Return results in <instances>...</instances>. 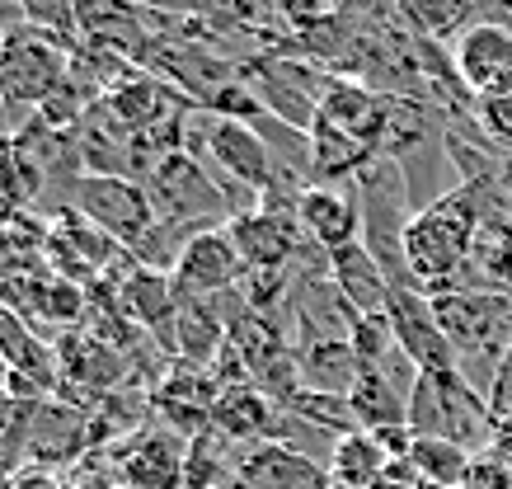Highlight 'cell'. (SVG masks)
Wrapping results in <instances>:
<instances>
[{"label":"cell","instance_id":"22","mask_svg":"<svg viewBox=\"0 0 512 489\" xmlns=\"http://www.w3.org/2000/svg\"><path fill=\"white\" fill-rule=\"evenodd\" d=\"M282 410L292 414V419H301V424H311L315 433H325V438H353V433H362V424H357V410L348 395H320V391H296Z\"/></svg>","mask_w":512,"mask_h":489},{"label":"cell","instance_id":"19","mask_svg":"<svg viewBox=\"0 0 512 489\" xmlns=\"http://www.w3.org/2000/svg\"><path fill=\"white\" fill-rule=\"evenodd\" d=\"M325 466H329L334 489H376L381 475H386V466H390V457L372 433H353V438H339L329 447Z\"/></svg>","mask_w":512,"mask_h":489},{"label":"cell","instance_id":"16","mask_svg":"<svg viewBox=\"0 0 512 489\" xmlns=\"http://www.w3.org/2000/svg\"><path fill=\"white\" fill-rule=\"evenodd\" d=\"M0 367L5 372H24L47 395H62V367H57L52 339H38L33 320H24L10 306H0Z\"/></svg>","mask_w":512,"mask_h":489},{"label":"cell","instance_id":"2","mask_svg":"<svg viewBox=\"0 0 512 489\" xmlns=\"http://www.w3.org/2000/svg\"><path fill=\"white\" fill-rule=\"evenodd\" d=\"M433 311L456 348V372L475 386L489 391L494 372L512 353V297L498 292H437Z\"/></svg>","mask_w":512,"mask_h":489},{"label":"cell","instance_id":"18","mask_svg":"<svg viewBox=\"0 0 512 489\" xmlns=\"http://www.w3.org/2000/svg\"><path fill=\"white\" fill-rule=\"evenodd\" d=\"M329 283L339 287V297L353 311H367V316L386 311V301H390V278L367 254V245H348V250L329 254Z\"/></svg>","mask_w":512,"mask_h":489},{"label":"cell","instance_id":"14","mask_svg":"<svg viewBox=\"0 0 512 489\" xmlns=\"http://www.w3.org/2000/svg\"><path fill=\"white\" fill-rule=\"evenodd\" d=\"M235 485L245 489H334L325 461L306 457L301 447L287 442H264V447H249L240 466H235Z\"/></svg>","mask_w":512,"mask_h":489},{"label":"cell","instance_id":"25","mask_svg":"<svg viewBox=\"0 0 512 489\" xmlns=\"http://www.w3.org/2000/svg\"><path fill=\"white\" fill-rule=\"evenodd\" d=\"M5 38H10V33H5V24H0V43H5Z\"/></svg>","mask_w":512,"mask_h":489},{"label":"cell","instance_id":"13","mask_svg":"<svg viewBox=\"0 0 512 489\" xmlns=\"http://www.w3.org/2000/svg\"><path fill=\"white\" fill-rule=\"evenodd\" d=\"M231 240L240 259H245L249 273H268V269H296L306 254H311V240L296 226V217H273V212H249V217H235Z\"/></svg>","mask_w":512,"mask_h":489},{"label":"cell","instance_id":"17","mask_svg":"<svg viewBox=\"0 0 512 489\" xmlns=\"http://www.w3.org/2000/svg\"><path fill=\"white\" fill-rule=\"evenodd\" d=\"M221 348H226V297H179V311H174V353H179V363L212 367L221 358Z\"/></svg>","mask_w":512,"mask_h":489},{"label":"cell","instance_id":"24","mask_svg":"<svg viewBox=\"0 0 512 489\" xmlns=\"http://www.w3.org/2000/svg\"><path fill=\"white\" fill-rule=\"evenodd\" d=\"M484 400H489L494 428H508V424H512V353L503 358V367L494 372V381H489V391H484Z\"/></svg>","mask_w":512,"mask_h":489},{"label":"cell","instance_id":"1","mask_svg":"<svg viewBox=\"0 0 512 489\" xmlns=\"http://www.w3.org/2000/svg\"><path fill=\"white\" fill-rule=\"evenodd\" d=\"M484 203L470 184H451L442 198L423 203L404 231V264L414 273V283L437 297V292H461L475 245H480Z\"/></svg>","mask_w":512,"mask_h":489},{"label":"cell","instance_id":"15","mask_svg":"<svg viewBox=\"0 0 512 489\" xmlns=\"http://www.w3.org/2000/svg\"><path fill=\"white\" fill-rule=\"evenodd\" d=\"M296 372H301V391L353 395L362 358L348 344V334H311V339H296Z\"/></svg>","mask_w":512,"mask_h":489},{"label":"cell","instance_id":"27","mask_svg":"<svg viewBox=\"0 0 512 489\" xmlns=\"http://www.w3.org/2000/svg\"><path fill=\"white\" fill-rule=\"evenodd\" d=\"M221 489H245V485H235V480H231V485H221Z\"/></svg>","mask_w":512,"mask_h":489},{"label":"cell","instance_id":"20","mask_svg":"<svg viewBox=\"0 0 512 489\" xmlns=\"http://www.w3.org/2000/svg\"><path fill=\"white\" fill-rule=\"evenodd\" d=\"M240 457H245V447H235L231 438H221L217 428H207V433H198V438H188L184 489H221V485H231Z\"/></svg>","mask_w":512,"mask_h":489},{"label":"cell","instance_id":"5","mask_svg":"<svg viewBox=\"0 0 512 489\" xmlns=\"http://www.w3.org/2000/svg\"><path fill=\"white\" fill-rule=\"evenodd\" d=\"M66 207H76L85 221H94L109 240H118L123 250L137 254L151 231L160 226L156 207H151V193L137 179H113V174H80L71 193H66Z\"/></svg>","mask_w":512,"mask_h":489},{"label":"cell","instance_id":"12","mask_svg":"<svg viewBox=\"0 0 512 489\" xmlns=\"http://www.w3.org/2000/svg\"><path fill=\"white\" fill-rule=\"evenodd\" d=\"M296 226L306 231L315 250H348L362 245V203L353 184H311L296 203Z\"/></svg>","mask_w":512,"mask_h":489},{"label":"cell","instance_id":"26","mask_svg":"<svg viewBox=\"0 0 512 489\" xmlns=\"http://www.w3.org/2000/svg\"><path fill=\"white\" fill-rule=\"evenodd\" d=\"M5 480H10V475H5V466H0V485H5Z\"/></svg>","mask_w":512,"mask_h":489},{"label":"cell","instance_id":"4","mask_svg":"<svg viewBox=\"0 0 512 489\" xmlns=\"http://www.w3.org/2000/svg\"><path fill=\"white\" fill-rule=\"evenodd\" d=\"M146 193H151V207L160 221H179V226H231L235 221L226 184L188 151H174L160 160L146 174Z\"/></svg>","mask_w":512,"mask_h":489},{"label":"cell","instance_id":"11","mask_svg":"<svg viewBox=\"0 0 512 489\" xmlns=\"http://www.w3.org/2000/svg\"><path fill=\"white\" fill-rule=\"evenodd\" d=\"M127 489H184L188 438L165 424H151L123 447H109Z\"/></svg>","mask_w":512,"mask_h":489},{"label":"cell","instance_id":"9","mask_svg":"<svg viewBox=\"0 0 512 489\" xmlns=\"http://www.w3.org/2000/svg\"><path fill=\"white\" fill-rule=\"evenodd\" d=\"M245 259L235 250V240L226 226H212V231H198V236L184 245L179 264H174V292L179 297H226L245 283Z\"/></svg>","mask_w":512,"mask_h":489},{"label":"cell","instance_id":"10","mask_svg":"<svg viewBox=\"0 0 512 489\" xmlns=\"http://www.w3.org/2000/svg\"><path fill=\"white\" fill-rule=\"evenodd\" d=\"M456 71L466 80L470 99H498L512 95V24L508 19H484L475 29H466L456 38Z\"/></svg>","mask_w":512,"mask_h":489},{"label":"cell","instance_id":"3","mask_svg":"<svg viewBox=\"0 0 512 489\" xmlns=\"http://www.w3.org/2000/svg\"><path fill=\"white\" fill-rule=\"evenodd\" d=\"M409 433L414 438H447L475 457L494 442V414L461 372H419L409 391Z\"/></svg>","mask_w":512,"mask_h":489},{"label":"cell","instance_id":"8","mask_svg":"<svg viewBox=\"0 0 512 489\" xmlns=\"http://www.w3.org/2000/svg\"><path fill=\"white\" fill-rule=\"evenodd\" d=\"M386 316L395 330V348L419 372H456V348H451L447 330L433 311V297L423 287H390Z\"/></svg>","mask_w":512,"mask_h":489},{"label":"cell","instance_id":"6","mask_svg":"<svg viewBox=\"0 0 512 489\" xmlns=\"http://www.w3.org/2000/svg\"><path fill=\"white\" fill-rule=\"evenodd\" d=\"M71 80V52L47 43L43 33L15 29L0 43V104L5 109H43Z\"/></svg>","mask_w":512,"mask_h":489},{"label":"cell","instance_id":"7","mask_svg":"<svg viewBox=\"0 0 512 489\" xmlns=\"http://www.w3.org/2000/svg\"><path fill=\"white\" fill-rule=\"evenodd\" d=\"M94 452V424L90 410L76 405V400H38L33 410V428H29V466L24 471H47L57 475L66 466H80V461Z\"/></svg>","mask_w":512,"mask_h":489},{"label":"cell","instance_id":"21","mask_svg":"<svg viewBox=\"0 0 512 489\" xmlns=\"http://www.w3.org/2000/svg\"><path fill=\"white\" fill-rule=\"evenodd\" d=\"M409 461L428 480V489H466L470 471H475V452H466V447H456L447 438H414Z\"/></svg>","mask_w":512,"mask_h":489},{"label":"cell","instance_id":"23","mask_svg":"<svg viewBox=\"0 0 512 489\" xmlns=\"http://www.w3.org/2000/svg\"><path fill=\"white\" fill-rule=\"evenodd\" d=\"M475 123H480V132L489 137V146H494V151H503V156L512 160V95L480 99Z\"/></svg>","mask_w":512,"mask_h":489}]
</instances>
